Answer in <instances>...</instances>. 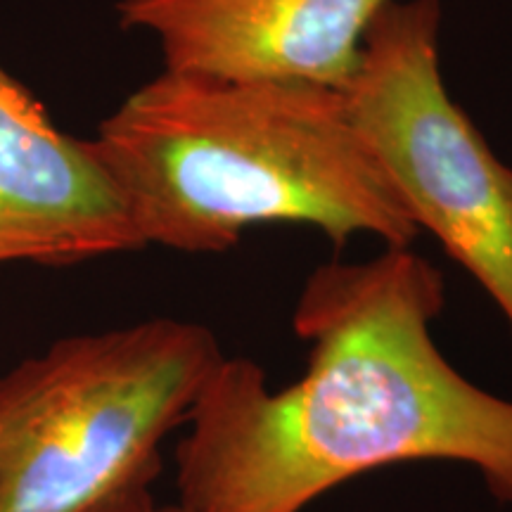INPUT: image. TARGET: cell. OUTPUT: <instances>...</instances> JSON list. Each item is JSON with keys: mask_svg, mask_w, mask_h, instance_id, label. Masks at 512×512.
Masks as SVG:
<instances>
[{"mask_svg": "<svg viewBox=\"0 0 512 512\" xmlns=\"http://www.w3.org/2000/svg\"><path fill=\"white\" fill-rule=\"evenodd\" d=\"M93 145L145 247L228 252L268 223L337 247L420 235L335 88L164 69L102 119Z\"/></svg>", "mask_w": 512, "mask_h": 512, "instance_id": "2", "label": "cell"}, {"mask_svg": "<svg viewBox=\"0 0 512 512\" xmlns=\"http://www.w3.org/2000/svg\"><path fill=\"white\" fill-rule=\"evenodd\" d=\"M342 93L415 226L475 278L512 332V169L448 93L441 0H392Z\"/></svg>", "mask_w": 512, "mask_h": 512, "instance_id": "4", "label": "cell"}, {"mask_svg": "<svg viewBox=\"0 0 512 512\" xmlns=\"http://www.w3.org/2000/svg\"><path fill=\"white\" fill-rule=\"evenodd\" d=\"M223 358L207 325L62 337L0 375V512H157L166 437Z\"/></svg>", "mask_w": 512, "mask_h": 512, "instance_id": "3", "label": "cell"}, {"mask_svg": "<svg viewBox=\"0 0 512 512\" xmlns=\"http://www.w3.org/2000/svg\"><path fill=\"white\" fill-rule=\"evenodd\" d=\"M143 247L93 140L57 128L0 64V266H76Z\"/></svg>", "mask_w": 512, "mask_h": 512, "instance_id": "6", "label": "cell"}, {"mask_svg": "<svg viewBox=\"0 0 512 512\" xmlns=\"http://www.w3.org/2000/svg\"><path fill=\"white\" fill-rule=\"evenodd\" d=\"M392 0H119L117 22L157 41L164 69L344 91Z\"/></svg>", "mask_w": 512, "mask_h": 512, "instance_id": "5", "label": "cell"}, {"mask_svg": "<svg viewBox=\"0 0 512 512\" xmlns=\"http://www.w3.org/2000/svg\"><path fill=\"white\" fill-rule=\"evenodd\" d=\"M157 512H183L178 505H164V508H157Z\"/></svg>", "mask_w": 512, "mask_h": 512, "instance_id": "7", "label": "cell"}, {"mask_svg": "<svg viewBox=\"0 0 512 512\" xmlns=\"http://www.w3.org/2000/svg\"><path fill=\"white\" fill-rule=\"evenodd\" d=\"M444 275L411 247L330 261L292 313L306 370L283 389L223 356L176 444L183 512H302L380 467H475L512 505V399L460 375L432 335Z\"/></svg>", "mask_w": 512, "mask_h": 512, "instance_id": "1", "label": "cell"}]
</instances>
